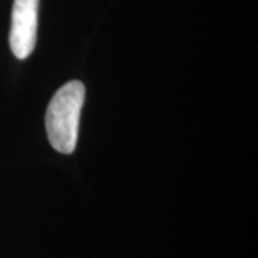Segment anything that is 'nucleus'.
Here are the masks:
<instances>
[{
	"instance_id": "f257e3e1",
	"label": "nucleus",
	"mask_w": 258,
	"mask_h": 258,
	"mask_svg": "<svg viewBox=\"0 0 258 258\" xmlns=\"http://www.w3.org/2000/svg\"><path fill=\"white\" fill-rule=\"evenodd\" d=\"M83 101V83L72 81L53 95L47 106L45 118L47 138L50 145L60 154H72L76 148Z\"/></svg>"
},
{
	"instance_id": "f03ea898",
	"label": "nucleus",
	"mask_w": 258,
	"mask_h": 258,
	"mask_svg": "<svg viewBox=\"0 0 258 258\" xmlns=\"http://www.w3.org/2000/svg\"><path fill=\"white\" fill-rule=\"evenodd\" d=\"M39 0H15L9 43L13 55L26 59L35 49Z\"/></svg>"
}]
</instances>
